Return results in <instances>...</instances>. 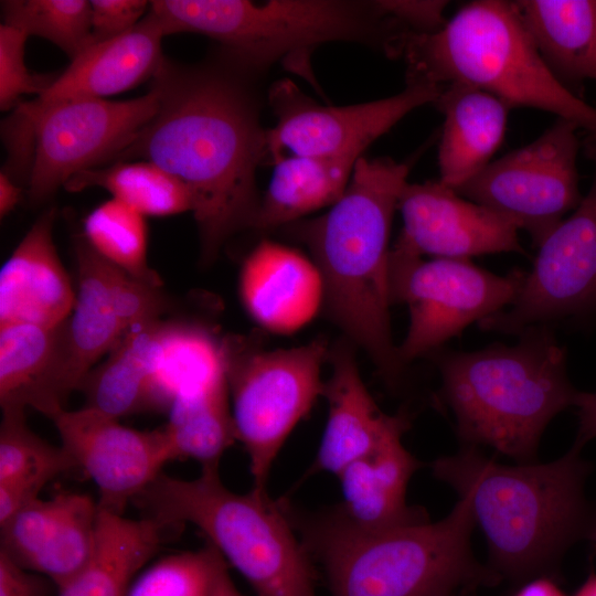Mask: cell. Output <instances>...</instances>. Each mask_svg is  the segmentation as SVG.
<instances>
[{
	"label": "cell",
	"mask_w": 596,
	"mask_h": 596,
	"mask_svg": "<svg viewBox=\"0 0 596 596\" xmlns=\"http://www.w3.org/2000/svg\"><path fill=\"white\" fill-rule=\"evenodd\" d=\"M263 75L222 51L200 65L163 58L150 86L158 109L114 159L151 161L187 185L205 264L231 236L253 228L259 209L256 171L267 161Z\"/></svg>",
	"instance_id": "1"
},
{
	"label": "cell",
	"mask_w": 596,
	"mask_h": 596,
	"mask_svg": "<svg viewBox=\"0 0 596 596\" xmlns=\"http://www.w3.org/2000/svg\"><path fill=\"white\" fill-rule=\"evenodd\" d=\"M408 172L405 162L362 156L343 195L323 215L289 224L320 272L329 315L391 385L405 365L391 333L389 241Z\"/></svg>",
	"instance_id": "2"
},
{
	"label": "cell",
	"mask_w": 596,
	"mask_h": 596,
	"mask_svg": "<svg viewBox=\"0 0 596 596\" xmlns=\"http://www.w3.org/2000/svg\"><path fill=\"white\" fill-rule=\"evenodd\" d=\"M572 448L547 464H499L476 447L432 462L433 475L469 499L499 578L528 582L553 571L567 547L593 534L587 464Z\"/></svg>",
	"instance_id": "3"
},
{
	"label": "cell",
	"mask_w": 596,
	"mask_h": 596,
	"mask_svg": "<svg viewBox=\"0 0 596 596\" xmlns=\"http://www.w3.org/2000/svg\"><path fill=\"white\" fill-rule=\"evenodd\" d=\"M517 344L438 355L441 394L465 446H490L518 464L535 462L541 436L579 392L552 326H534Z\"/></svg>",
	"instance_id": "4"
},
{
	"label": "cell",
	"mask_w": 596,
	"mask_h": 596,
	"mask_svg": "<svg viewBox=\"0 0 596 596\" xmlns=\"http://www.w3.org/2000/svg\"><path fill=\"white\" fill-rule=\"evenodd\" d=\"M475 518L460 497L437 522L359 531L331 512L299 523L307 552L323 565L332 596H451L499 577L471 552Z\"/></svg>",
	"instance_id": "5"
},
{
	"label": "cell",
	"mask_w": 596,
	"mask_h": 596,
	"mask_svg": "<svg viewBox=\"0 0 596 596\" xmlns=\"http://www.w3.org/2000/svg\"><path fill=\"white\" fill-rule=\"evenodd\" d=\"M149 12L164 35H206L244 66L265 74L279 61L297 64L327 42H354L401 57L409 31L382 0H156Z\"/></svg>",
	"instance_id": "6"
},
{
	"label": "cell",
	"mask_w": 596,
	"mask_h": 596,
	"mask_svg": "<svg viewBox=\"0 0 596 596\" xmlns=\"http://www.w3.org/2000/svg\"><path fill=\"white\" fill-rule=\"evenodd\" d=\"M402 57L406 77L438 85L462 82L504 100L573 121L596 137V107L552 73L514 1L466 3L437 31L412 33Z\"/></svg>",
	"instance_id": "7"
},
{
	"label": "cell",
	"mask_w": 596,
	"mask_h": 596,
	"mask_svg": "<svg viewBox=\"0 0 596 596\" xmlns=\"http://www.w3.org/2000/svg\"><path fill=\"white\" fill-rule=\"evenodd\" d=\"M132 502L145 517L199 528L258 596H316L310 555L288 508L265 490L234 492L219 468H201L190 480L162 471Z\"/></svg>",
	"instance_id": "8"
},
{
	"label": "cell",
	"mask_w": 596,
	"mask_h": 596,
	"mask_svg": "<svg viewBox=\"0 0 596 596\" xmlns=\"http://www.w3.org/2000/svg\"><path fill=\"white\" fill-rule=\"evenodd\" d=\"M223 344L236 440L248 456L253 489L264 491L284 443L323 392L320 375L328 347L315 340L267 350L238 336Z\"/></svg>",
	"instance_id": "9"
},
{
	"label": "cell",
	"mask_w": 596,
	"mask_h": 596,
	"mask_svg": "<svg viewBox=\"0 0 596 596\" xmlns=\"http://www.w3.org/2000/svg\"><path fill=\"white\" fill-rule=\"evenodd\" d=\"M526 272L492 274L470 259H389L391 306L406 304L409 326L397 347L404 365L517 299Z\"/></svg>",
	"instance_id": "10"
},
{
	"label": "cell",
	"mask_w": 596,
	"mask_h": 596,
	"mask_svg": "<svg viewBox=\"0 0 596 596\" xmlns=\"http://www.w3.org/2000/svg\"><path fill=\"white\" fill-rule=\"evenodd\" d=\"M578 129L557 118L533 141L491 161L454 190L511 219L539 247L583 199Z\"/></svg>",
	"instance_id": "11"
},
{
	"label": "cell",
	"mask_w": 596,
	"mask_h": 596,
	"mask_svg": "<svg viewBox=\"0 0 596 596\" xmlns=\"http://www.w3.org/2000/svg\"><path fill=\"white\" fill-rule=\"evenodd\" d=\"M582 149L594 167L587 193L538 247L514 302L481 320L482 330L519 336L534 326L596 319V137L588 135Z\"/></svg>",
	"instance_id": "12"
},
{
	"label": "cell",
	"mask_w": 596,
	"mask_h": 596,
	"mask_svg": "<svg viewBox=\"0 0 596 596\" xmlns=\"http://www.w3.org/2000/svg\"><path fill=\"white\" fill-rule=\"evenodd\" d=\"M153 91L109 102L79 98L44 107L20 103L14 109L33 128L34 155L29 196L42 202L74 174L114 161L158 109Z\"/></svg>",
	"instance_id": "13"
},
{
	"label": "cell",
	"mask_w": 596,
	"mask_h": 596,
	"mask_svg": "<svg viewBox=\"0 0 596 596\" xmlns=\"http://www.w3.org/2000/svg\"><path fill=\"white\" fill-rule=\"evenodd\" d=\"M444 85L406 77L405 88L393 96L350 106L320 105L292 81L275 82L268 103L276 125L267 129V161L289 156H362L380 136L408 113L434 104Z\"/></svg>",
	"instance_id": "14"
},
{
	"label": "cell",
	"mask_w": 596,
	"mask_h": 596,
	"mask_svg": "<svg viewBox=\"0 0 596 596\" xmlns=\"http://www.w3.org/2000/svg\"><path fill=\"white\" fill-rule=\"evenodd\" d=\"M63 448L95 482L98 508L123 514L162 467L174 460L164 428L137 430L84 406L52 419Z\"/></svg>",
	"instance_id": "15"
},
{
	"label": "cell",
	"mask_w": 596,
	"mask_h": 596,
	"mask_svg": "<svg viewBox=\"0 0 596 596\" xmlns=\"http://www.w3.org/2000/svg\"><path fill=\"white\" fill-rule=\"evenodd\" d=\"M397 209L403 228L391 254L403 258L470 259L524 249L509 217L459 195L438 181L407 183Z\"/></svg>",
	"instance_id": "16"
},
{
	"label": "cell",
	"mask_w": 596,
	"mask_h": 596,
	"mask_svg": "<svg viewBox=\"0 0 596 596\" xmlns=\"http://www.w3.org/2000/svg\"><path fill=\"white\" fill-rule=\"evenodd\" d=\"M98 512V503L87 494L39 498L0 525V550L22 567L49 578L58 590L88 563Z\"/></svg>",
	"instance_id": "17"
},
{
	"label": "cell",
	"mask_w": 596,
	"mask_h": 596,
	"mask_svg": "<svg viewBox=\"0 0 596 596\" xmlns=\"http://www.w3.org/2000/svg\"><path fill=\"white\" fill-rule=\"evenodd\" d=\"M407 415L366 455L338 475L342 503L331 511L344 525L381 531L428 521L424 511L406 503V488L421 462L404 447Z\"/></svg>",
	"instance_id": "18"
},
{
	"label": "cell",
	"mask_w": 596,
	"mask_h": 596,
	"mask_svg": "<svg viewBox=\"0 0 596 596\" xmlns=\"http://www.w3.org/2000/svg\"><path fill=\"white\" fill-rule=\"evenodd\" d=\"M54 220L55 210L45 211L2 265L0 327H56L72 313L76 290L53 242Z\"/></svg>",
	"instance_id": "19"
},
{
	"label": "cell",
	"mask_w": 596,
	"mask_h": 596,
	"mask_svg": "<svg viewBox=\"0 0 596 596\" xmlns=\"http://www.w3.org/2000/svg\"><path fill=\"white\" fill-rule=\"evenodd\" d=\"M240 296L262 327L291 333L315 317L324 290L313 260L291 247L263 240L243 262Z\"/></svg>",
	"instance_id": "20"
},
{
	"label": "cell",
	"mask_w": 596,
	"mask_h": 596,
	"mask_svg": "<svg viewBox=\"0 0 596 596\" xmlns=\"http://www.w3.org/2000/svg\"><path fill=\"white\" fill-rule=\"evenodd\" d=\"M164 33L148 12L129 31L93 42L31 103L44 107L79 98H103L127 91L153 77L163 61Z\"/></svg>",
	"instance_id": "21"
},
{
	"label": "cell",
	"mask_w": 596,
	"mask_h": 596,
	"mask_svg": "<svg viewBox=\"0 0 596 596\" xmlns=\"http://www.w3.org/2000/svg\"><path fill=\"white\" fill-rule=\"evenodd\" d=\"M65 321L0 327L1 409L32 407L51 419L65 411L75 391L66 369Z\"/></svg>",
	"instance_id": "22"
},
{
	"label": "cell",
	"mask_w": 596,
	"mask_h": 596,
	"mask_svg": "<svg viewBox=\"0 0 596 596\" xmlns=\"http://www.w3.org/2000/svg\"><path fill=\"white\" fill-rule=\"evenodd\" d=\"M434 105L444 115L438 146L439 180L455 189L492 161L503 141L512 107L462 82L444 85Z\"/></svg>",
	"instance_id": "23"
},
{
	"label": "cell",
	"mask_w": 596,
	"mask_h": 596,
	"mask_svg": "<svg viewBox=\"0 0 596 596\" xmlns=\"http://www.w3.org/2000/svg\"><path fill=\"white\" fill-rule=\"evenodd\" d=\"M331 359L332 373L322 392L328 401V419L309 473L337 476L369 454L404 413L387 415L377 407L345 347L337 348Z\"/></svg>",
	"instance_id": "24"
},
{
	"label": "cell",
	"mask_w": 596,
	"mask_h": 596,
	"mask_svg": "<svg viewBox=\"0 0 596 596\" xmlns=\"http://www.w3.org/2000/svg\"><path fill=\"white\" fill-rule=\"evenodd\" d=\"M180 525L99 509L92 556L57 596H127L132 579Z\"/></svg>",
	"instance_id": "25"
},
{
	"label": "cell",
	"mask_w": 596,
	"mask_h": 596,
	"mask_svg": "<svg viewBox=\"0 0 596 596\" xmlns=\"http://www.w3.org/2000/svg\"><path fill=\"white\" fill-rule=\"evenodd\" d=\"M514 3L544 62L566 88L576 94L585 81L596 82V0Z\"/></svg>",
	"instance_id": "26"
},
{
	"label": "cell",
	"mask_w": 596,
	"mask_h": 596,
	"mask_svg": "<svg viewBox=\"0 0 596 596\" xmlns=\"http://www.w3.org/2000/svg\"><path fill=\"white\" fill-rule=\"evenodd\" d=\"M77 289L75 305L64 326L68 379L78 390L94 364L108 354L127 332L108 291L106 260L85 238L75 243Z\"/></svg>",
	"instance_id": "27"
},
{
	"label": "cell",
	"mask_w": 596,
	"mask_h": 596,
	"mask_svg": "<svg viewBox=\"0 0 596 596\" xmlns=\"http://www.w3.org/2000/svg\"><path fill=\"white\" fill-rule=\"evenodd\" d=\"M362 156H285L274 163L253 228L269 231L332 206L344 193Z\"/></svg>",
	"instance_id": "28"
},
{
	"label": "cell",
	"mask_w": 596,
	"mask_h": 596,
	"mask_svg": "<svg viewBox=\"0 0 596 596\" xmlns=\"http://www.w3.org/2000/svg\"><path fill=\"white\" fill-rule=\"evenodd\" d=\"M226 380L223 340L202 326L161 321L151 355V409Z\"/></svg>",
	"instance_id": "29"
},
{
	"label": "cell",
	"mask_w": 596,
	"mask_h": 596,
	"mask_svg": "<svg viewBox=\"0 0 596 596\" xmlns=\"http://www.w3.org/2000/svg\"><path fill=\"white\" fill-rule=\"evenodd\" d=\"M161 321L129 329L107 359L91 370L78 387L86 407L117 419L151 409V355Z\"/></svg>",
	"instance_id": "30"
},
{
	"label": "cell",
	"mask_w": 596,
	"mask_h": 596,
	"mask_svg": "<svg viewBox=\"0 0 596 596\" xmlns=\"http://www.w3.org/2000/svg\"><path fill=\"white\" fill-rule=\"evenodd\" d=\"M168 415L163 428L173 458H190L202 468H219L223 454L236 440L227 380L177 396Z\"/></svg>",
	"instance_id": "31"
},
{
	"label": "cell",
	"mask_w": 596,
	"mask_h": 596,
	"mask_svg": "<svg viewBox=\"0 0 596 596\" xmlns=\"http://www.w3.org/2000/svg\"><path fill=\"white\" fill-rule=\"evenodd\" d=\"M99 187L113 198L143 216H167L192 211L187 185L175 175L151 161L125 162L92 168L71 177L64 188L77 192Z\"/></svg>",
	"instance_id": "32"
},
{
	"label": "cell",
	"mask_w": 596,
	"mask_h": 596,
	"mask_svg": "<svg viewBox=\"0 0 596 596\" xmlns=\"http://www.w3.org/2000/svg\"><path fill=\"white\" fill-rule=\"evenodd\" d=\"M84 238L104 259L130 276L162 288L161 277L147 259L145 216L110 199L95 207L84 220Z\"/></svg>",
	"instance_id": "33"
},
{
	"label": "cell",
	"mask_w": 596,
	"mask_h": 596,
	"mask_svg": "<svg viewBox=\"0 0 596 596\" xmlns=\"http://www.w3.org/2000/svg\"><path fill=\"white\" fill-rule=\"evenodd\" d=\"M1 7L4 24L51 41L72 60L94 42L91 1L8 0Z\"/></svg>",
	"instance_id": "34"
},
{
	"label": "cell",
	"mask_w": 596,
	"mask_h": 596,
	"mask_svg": "<svg viewBox=\"0 0 596 596\" xmlns=\"http://www.w3.org/2000/svg\"><path fill=\"white\" fill-rule=\"evenodd\" d=\"M22 408L2 409L0 424V481L14 478L52 480L77 468L63 448L42 439L30 429Z\"/></svg>",
	"instance_id": "35"
},
{
	"label": "cell",
	"mask_w": 596,
	"mask_h": 596,
	"mask_svg": "<svg viewBox=\"0 0 596 596\" xmlns=\"http://www.w3.org/2000/svg\"><path fill=\"white\" fill-rule=\"evenodd\" d=\"M222 557L210 543L163 557L138 576L127 596H210Z\"/></svg>",
	"instance_id": "36"
},
{
	"label": "cell",
	"mask_w": 596,
	"mask_h": 596,
	"mask_svg": "<svg viewBox=\"0 0 596 596\" xmlns=\"http://www.w3.org/2000/svg\"><path fill=\"white\" fill-rule=\"evenodd\" d=\"M106 279L114 310L126 331L160 320L171 308L170 298L161 288L130 276L107 260Z\"/></svg>",
	"instance_id": "37"
},
{
	"label": "cell",
	"mask_w": 596,
	"mask_h": 596,
	"mask_svg": "<svg viewBox=\"0 0 596 596\" xmlns=\"http://www.w3.org/2000/svg\"><path fill=\"white\" fill-rule=\"evenodd\" d=\"M28 34L1 23L0 25V107L15 106L24 94L41 95L54 79L32 75L24 62Z\"/></svg>",
	"instance_id": "38"
},
{
	"label": "cell",
	"mask_w": 596,
	"mask_h": 596,
	"mask_svg": "<svg viewBox=\"0 0 596 596\" xmlns=\"http://www.w3.org/2000/svg\"><path fill=\"white\" fill-rule=\"evenodd\" d=\"M148 7L145 0H92L93 41H104L132 29Z\"/></svg>",
	"instance_id": "39"
},
{
	"label": "cell",
	"mask_w": 596,
	"mask_h": 596,
	"mask_svg": "<svg viewBox=\"0 0 596 596\" xmlns=\"http://www.w3.org/2000/svg\"><path fill=\"white\" fill-rule=\"evenodd\" d=\"M389 13L411 32L433 33L445 23V9L448 1L441 0H383Z\"/></svg>",
	"instance_id": "40"
},
{
	"label": "cell",
	"mask_w": 596,
	"mask_h": 596,
	"mask_svg": "<svg viewBox=\"0 0 596 596\" xmlns=\"http://www.w3.org/2000/svg\"><path fill=\"white\" fill-rule=\"evenodd\" d=\"M0 596H51V583L0 550Z\"/></svg>",
	"instance_id": "41"
},
{
	"label": "cell",
	"mask_w": 596,
	"mask_h": 596,
	"mask_svg": "<svg viewBox=\"0 0 596 596\" xmlns=\"http://www.w3.org/2000/svg\"><path fill=\"white\" fill-rule=\"evenodd\" d=\"M575 406L578 409V430L573 448L581 450L596 437V392H579Z\"/></svg>",
	"instance_id": "42"
},
{
	"label": "cell",
	"mask_w": 596,
	"mask_h": 596,
	"mask_svg": "<svg viewBox=\"0 0 596 596\" xmlns=\"http://www.w3.org/2000/svg\"><path fill=\"white\" fill-rule=\"evenodd\" d=\"M21 189L4 171L0 173V215L6 216L20 200Z\"/></svg>",
	"instance_id": "43"
},
{
	"label": "cell",
	"mask_w": 596,
	"mask_h": 596,
	"mask_svg": "<svg viewBox=\"0 0 596 596\" xmlns=\"http://www.w3.org/2000/svg\"><path fill=\"white\" fill-rule=\"evenodd\" d=\"M514 596H566L554 582L546 576L532 578Z\"/></svg>",
	"instance_id": "44"
},
{
	"label": "cell",
	"mask_w": 596,
	"mask_h": 596,
	"mask_svg": "<svg viewBox=\"0 0 596 596\" xmlns=\"http://www.w3.org/2000/svg\"><path fill=\"white\" fill-rule=\"evenodd\" d=\"M210 596H241L227 572L223 557L216 567Z\"/></svg>",
	"instance_id": "45"
},
{
	"label": "cell",
	"mask_w": 596,
	"mask_h": 596,
	"mask_svg": "<svg viewBox=\"0 0 596 596\" xmlns=\"http://www.w3.org/2000/svg\"><path fill=\"white\" fill-rule=\"evenodd\" d=\"M575 596H596V575L592 574L583 583Z\"/></svg>",
	"instance_id": "46"
}]
</instances>
